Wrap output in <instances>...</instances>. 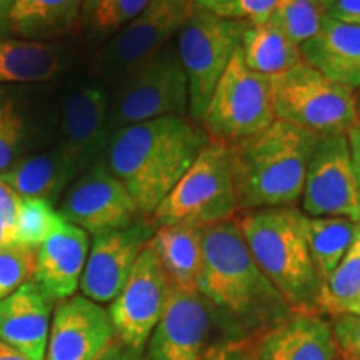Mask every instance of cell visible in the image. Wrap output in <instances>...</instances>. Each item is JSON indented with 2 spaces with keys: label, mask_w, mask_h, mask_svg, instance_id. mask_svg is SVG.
<instances>
[{
  "label": "cell",
  "mask_w": 360,
  "mask_h": 360,
  "mask_svg": "<svg viewBox=\"0 0 360 360\" xmlns=\"http://www.w3.org/2000/svg\"><path fill=\"white\" fill-rule=\"evenodd\" d=\"M209 142L204 127L191 117H160L112 134L101 162L148 219Z\"/></svg>",
  "instance_id": "6da1fadb"
},
{
  "label": "cell",
  "mask_w": 360,
  "mask_h": 360,
  "mask_svg": "<svg viewBox=\"0 0 360 360\" xmlns=\"http://www.w3.org/2000/svg\"><path fill=\"white\" fill-rule=\"evenodd\" d=\"M197 290L254 340L294 314L252 257L236 219L202 229Z\"/></svg>",
  "instance_id": "7a4b0ae2"
},
{
  "label": "cell",
  "mask_w": 360,
  "mask_h": 360,
  "mask_svg": "<svg viewBox=\"0 0 360 360\" xmlns=\"http://www.w3.org/2000/svg\"><path fill=\"white\" fill-rule=\"evenodd\" d=\"M319 137L276 120L260 134L232 146L240 212L294 207L302 200L305 175Z\"/></svg>",
  "instance_id": "3957f363"
},
{
  "label": "cell",
  "mask_w": 360,
  "mask_h": 360,
  "mask_svg": "<svg viewBox=\"0 0 360 360\" xmlns=\"http://www.w3.org/2000/svg\"><path fill=\"white\" fill-rule=\"evenodd\" d=\"M305 219L295 207L249 210L236 217L252 257L292 312L322 314L323 282L310 254Z\"/></svg>",
  "instance_id": "277c9868"
},
{
  "label": "cell",
  "mask_w": 360,
  "mask_h": 360,
  "mask_svg": "<svg viewBox=\"0 0 360 360\" xmlns=\"http://www.w3.org/2000/svg\"><path fill=\"white\" fill-rule=\"evenodd\" d=\"M147 345V360H237L254 347V339L199 290L170 285Z\"/></svg>",
  "instance_id": "5b68a950"
},
{
  "label": "cell",
  "mask_w": 360,
  "mask_h": 360,
  "mask_svg": "<svg viewBox=\"0 0 360 360\" xmlns=\"http://www.w3.org/2000/svg\"><path fill=\"white\" fill-rule=\"evenodd\" d=\"M238 212L232 148L209 142L148 220L155 227L187 224L204 229L236 219Z\"/></svg>",
  "instance_id": "8992f818"
},
{
  "label": "cell",
  "mask_w": 360,
  "mask_h": 360,
  "mask_svg": "<svg viewBox=\"0 0 360 360\" xmlns=\"http://www.w3.org/2000/svg\"><path fill=\"white\" fill-rule=\"evenodd\" d=\"M170 115L188 117V80L175 42L117 80L107 117V141L127 125Z\"/></svg>",
  "instance_id": "52a82bcc"
},
{
  "label": "cell",
  "mask_w": 360,
  "mask_h": 360,
  "mask_svg": "<svg viewBox=\"0 0 360 360\" xmlns=\"http://www.w3.org/2000/svg\"><path fill=\"white\" fill-rule=\"evenodd\" d=\"M276 120L317 135L349 134L360 124L355 90L327 79L307 64L270 77Z\"/></svg>",
  "instance_id": "ba28073f"
},
{
  "label": "cell",
  "mask_w": 360,
  "mask_h": 360,
  "mask_svg": "<svg viewBox=\"0 0 360 360\" xmlns=\"http://www.w3.org/2000/svg\"><path fill=\"white\" fill-rule=\"evenodd\" d=\"M247 24L195 8L177 35L180 62L188 80V117L202 124L220 77L242 44Z\"/></svg>",
  "instance_id": "9c48e42d"
},
{
  "label": "cell",
  "mask_w": 360,
  "mask_h": 360,
  "mask_svg": "<svg viewBox=\"0 0 360 360\" xmlns=\"http://www.w3.org/2000/svg\"><path fill=\"white\" fill-rule=\"evenodd\" d=\"M274 122L270 77L249 69L238 47L214 90L200 125L210 142L232 147Z\"/></svg>",
  "instance_id": "30bf717a"
},
{
  "label": "cell",
  "mask_w": 360,
  "mask_h": 360,
  "mask_svg": "<svg viewBox=\"0 0 360 360\" xmlns=\"http://www.w3.org/2000/svg\"><path fill=\"white\" fill-rule=\"evenodd\" d=\"M195 11L192 0H150L97 53L96 67L103 77L119 80L142 65L177 37Z\"/></svg>",
  "instance_id": "8fae6325"
},
{
  "label": "cell",
  "mask_w": 360,
  "mask_h": 360,
  "mask_svg": "<svg viewBox=\"0 0 360 360\" xmlns=\"http://www.w3.org/2000/svg\"><path fill=\"white\" fill-rule=\"evenodd\" d=\"M300 202L309 217H345L360 222V186L347 134L319 137Z\"/></svg>",
  "instance_id": "7c38bea8"
},
{
  "label": "cell",
  "mask_w": 360,
  "mask_h": 360,
  "mask_svg": "<svg viewBox=\"0 0 360 360\" xmlns=\"http://www.w3.org/2000/svg\"><path fill=\"white\" fill-rule=\"evenodd\" d=\"M169 287L155 252L147 245L139 255L124 289L109 307L115 339L120 344L143 354L164 314Z\"/></svg>",
  "instance_id": "4fadbf2b"
},
{
  "label": "cell",
  "mask_w": 360,
  "mask_h": 360,
  "mask_svg": "<svg viewBox=\"0 0 360 360\" xmlns=\"http://www.w3.org/2000/svg\"><path fill=\"white\" fill-rule=\"evenodd\" d=\"M58 212L67 222L94 237L127 229L139 219H146L124 184L102 162L85 170L67 191Z\"/></svg>",
  "instance_id": "5bb4252c"
},
{
  "label": "cell",
  "mask_w": 360,
  "mask_h": 360,
  "mask_svg": "<svg viewBox=\"0 0 360 360\" xmlns=\"http://www.w3.org/2000/svg\"><path fill=\"white\" fill-rule=\"evenodd\" d=\"M155 233L148 219H139L127 229L94 237L80 278L82 295L97 304L112 302L132 272L139 255Z\"/></svg>",
  "instance_id": "9a60e30c"
},
{
  "label": "cell",
  "mask_w": 360,
  "mask_h": 360,
  "mask_svg": "<svg viewBox=\"0 0 360 360\" xmlns=\"http://www.w3.org/2000/svg\"><path fill=\"white\" fill-rule=\"evenodd\" d=\"M114 342L109 310L74 295L56 307L45 360H98Z\"/></svg>",
  "instance_id": "2e32d148"
},
{
  "label": "cell",
  "mask_w": 360,
  "mask_h": 360,
  "mask_svg": "<svg viewBox=\"0 0 360 360\" xmlns=\"http://www.w3.org/2000/svg\"><path fill=\"white\" fill-rule=\"evenodd\" d=\"M110 98L98 85H82L65 98L58 150L77 170L101 162L107 143Z\"/></svg>",
  "instance_id": "e0dca14e"
},
{
  "label": "cell",
  "mask_w": 360,
  "mask_h": 360,
  "mask_svg": "<svg viewBox=\"0 0 360 360\" xmlns=\"http://www.w3.org/2000/svg\"><path fill=\"white\" fill-rule=\"evenodd\" d=\"M53 299L34 281L0 300V340L32 360H45Z\"/></svg>",
  "instance_id": "ac0fdd59"
},
{
  "label": "cell",
  "mask_w": 360,
  "mask_h": 360,
  "mask_svg": "<svg viewBox=\"0 0 360 360\" xmlns=\"http://www.w3.org/2000/svg\"><path fill=\"white\" fill-rule=\"evenodd\" d=\"M255 354L257 360H337L339 347L322 314L294 312L260 337Z\"/></svg>",
  "instance_id": "d6986e66"
},
{
  "label": "cell",
  "mask_w": 360,
  "mask_h": 360,
  "mask_svg": "<svg viewBox=\"0 0 360 360\" xmlns=\"http://www.w3.org/2000/svg\"><path fill=\"white\" fill-rule=\"evenodd\" d=\"M89 257V233L69 222L37 249L34 282L53 300L75 295Z\"/></svg>",
  "instance_id": "ffe728a7"
},
{
  "label": "cell",
  "mask_w": 360,
  "mask_h": 360,
  "mask_svg": "<svg viewBox=\"0 0 360 360\" xmlns=\"http://www.w3.org/2000/svg\"><path fill=\"white\" fill-rule=\"evenodd\" d=\"M300 56L327 79L360 89V27L326 17L321 30L300 45Z\"/></svg>",
  "instance_id": "44dd1931"
},
{
  "label": "cell",
  "mask_w": 360,
  "mask_h": 360,
  "mask_svg": "<svg viewBox=\"0 0 360 360\" xmlns=\"http://www.w3.org/2000/svg\"><path fill=\"white\" fill-rule=\"evenodd\" d=\"M148 245L155 252L170 285L197 290L202 272V229L187 224L160 225Z\"/></svg>",
  "instance_id": "7402d4cb"
},
{
  "label": "cell",
  "mask_w": 360,
  "mask_h": 360,
  "mask_svg": "<svg viewBox=\"0 0 360 360\" xmlns=\"http://www.w3.org/2000/svg\"><path fill=\"white\" fill-rule=\"evenodd\" d=\"M84 0H15L8 29L17 39L45 42L80 27Z\"/></svg>",
  "instance_id": "603a6c76"
},
{
  "label": "cell",
  "mask_w": 360,
  "mask_h": 360,
  "mask_svg": "<svg viewBox=\"0 0 360 360\" xmlns=\"http://www.w3.org/2000/svg\"><path fill=\"white\" fill-rule=\"evenodd\" d=\"M77 167L62 155V152H45L22 159L0 174L4 182L22 199L56 200L67 184L77 175Z\"/></svg>",
  "instance_id": "cb8c5ba5"
},
{
  "label": "cell",
  "mask_w": 360,
  "mask_h": 360,
  "mask_svg": "<svg viewBox=\"0 0 360 360\" xmlns=\"http://www.w3.org/2000/svg\"><path fill=\"white\" fill-rule=\"evenodd\" d=\"M60 70V57L47 42L0 39V84L45 82Z\"/></svg>",
  "instance_id": "d4e9b609"
},
{
  "label": "cell",
  "mask_w": 360,
  "mask_h": 360,
  "mask_svg": "<svg viewBox=\"0 0 360 360\" xmlns=\"http://www.w3.org/2000/svg\"><path fill=\"white\" fill-rule=\"evenodd\" d=\"M240 52L249 69L267 77L304 64L299 45L292 42L270 22L247 27L242 37Z\"/></svg>",
  "instance_id": "484cf974"
},
{
  "label": "cell",
  "mask_w": 360,
  "mask_h": 360,
  "mask_svg": "<svg viewBox=\"0 0 360 360\" xmlns=\"http://www.w3.org/2000/svg\"><path fill=\"white\" fill-rule=\"evenodd\" d=\"M357 224L345 217H309L305 219V233L315 269L326 283L337 265L347 254L357 231Z\"/></svg>",
  "instance_id": "4316f807"
},
{
  "label": "cell",
  "mask_w": 360,
  "mask_h": 360,
  "mask_svg": "<svg viewBox=\"0 0 360 360\" xmlns=\"http://www.w3.org/2000/svg\"><path fill=\"white\" fill-rule=\"evenodd\" d=\"M360 299V222L349 247L330 277L322 287L321 310L330 317L340 314H355Z\"/></svg>",
  "instance_id": "83f0119b"
},
{
  "label": "cell",
  "mask_w": 360,
  "mask_h": 360,
  "mask_svg": "<svg viewBox=\"0 0 360 360\" xmlns=\"http://www.w3.org/2000/svg\"><path fill=\"white\" fill-rule=\"evenodd\" d=\"M150 0H84L80 25L90 37L109 39L148 6Z\"/></svg>",
  "instance_id": "f1b7e54d"
},
{
  "label": "cell",
  "mask_w": 360,
  "mask_h": 360,
  "mask_svg": "<svg viewBox=\"0 0 360 360\" xmlns=\"http://www.w3.org/2000/svg\"><path fill=\"white\" fill-rule=\"evenodd\" d=\"M327 12L315 0H278L270 24L300 47L321 30Z\"/></svg>",
  "instance_id": "f546056e"
},
{
  "label": "cell",
  "mask_w": 360,
  "mask_h": 360,
  "mask_svg": "<svg viewBox=\"0 0 360 360\" xmlns=\"http://www.w3.org/2000/svg\"><path fill=\"white\" fill-rule=\"evenodd\" d=\"M65 222L49 200L22 199L15 219L17 244L39 249L49 237L60 231Z\"/></svg>",
  "instance_id": "4dcf8cb0"
},
{
  "label": "cell",
  "mask_w": 360,
  "mask_h": 360,
  "mask_svg": "<svg viewBox=\"0 0 360 360\" xmlns=\"http://www.w3.org/2000/svg\"><path fill=\"white\" fill-rule=\"evenodd\" d=\"M37 249L22 244L0 249V300L13 294L27 282L34 281Z\"/></svg>",
  "instance_id": "1f68e13d"
},
{
  "label": "cell",
  "mask_w": 360,
  "mask_h": 360,
  "mask_svg": "<svg viewBox=\"0 0 360 360\" xmlns=\"http://www.w3.org/2000/svg\"><path fill=\"white\" fill-rule=\"evenodd\" d=\"M24 135V125L12 101L0 97V174L15 162Z\"/></svg>",
  "instance_id": "d6a6232c"
},
{
  "label": "cell",
  "mask_w": 360,
  "mask_h": 360,
  "mask_svg": "<svg viewBox=\"0 0 360 360\" xmlns=\"http://www.w3.org/2000/svg\"><path fill=\"white\" fill-rule=\"evenodd\" d=\"M278 0H231L212 12L220 17L240 20L247 25L267 24L276 11Z\"/></svg>",
  "instance_id": "836d02e7"
},
{
  "label": "cell",
  "mask_w": 360,
  "mask_h": 360,
  "mask_svg": "<svg viewBox=\"0 0 360 360\" xmlns=\"http://www.w3.org/2000/svg\"><path fill=\"white\" fill-rule=\"evenodd\" d=\"M337 347L347 360H360V314H340L332 317Z\"/></svg>",
  "instance_id": "e575fe53"
},
{
  "label": "cell",
  "mask_w": 360,
  "mask_h": 360,
  "mask_svg": "<svg viewBox=\"0 0 360 360\" xmlns=\"http://www.w3.org/2000/svg\"><path fill=\"white\" fill-rule=\"evenodd\" d=\"M327 17L360 27V0H334L327 8Z\"/></svg>",
  "instance_id": "d590c367"
},
{
  "label": "cell",
  "mask_w": 360,
  "mask_h": 360,
  "mask_svg": "<svg viewBox=\"0 0 360 360\" xmlns=\"http://www.w3.org/2000/svg\"><path fill=\"white\" fill-rule=\"evenodd\" d=\"M22 204V197L13 188H11L0 177V215L8 222L15 225L17 212Z\"/></svg>",
  "instance_id": "8d00e7d4"
},
{
  "label": "cell",
  "mask_w": 360,
  "mask_h": 360,
  "mask_svg": "<svg viewBox=\"0 0 360 360\" xmlns=\"http://www.w3.org/2000/svg\"><path fill=\"white\" fill-rule=\"evenodd\" d=\"M98 360H147L143 359L141 352H135V350L129 349L127 345L120 344V342H114L110 345L109 350L102 355Z\"/></svg>",
  "instance_id": "74e56055"
},
{
  "label": "cell",
  "mask_w": 360,
  "mask_h": 360,
  "mask_svg": "<svg viewBox=\"0 0 360 360\" xmlns=\"http://www.w3.org/2000/svg\"><path fill=\"white\" fill-rule=\"evenodd\" d=\"M349 139V146H350V154H352V164H354V170L355 175H357L359 186H360V124L357 127H354L350 132L347 134Z\"/></svg>",
  "instance_id": "f35d334b"
},
{
  "label": "cell",
  "mask_w": 360,
  "mask_h": 360,
  "mask_svg": "<svg viewBox=\"0 0 360 360\" xmlns=\"http://www.w3.org/2000/svg\"><path fill=\"white\" fill-rule=\"evenodd\" d=\"M17 244V236H15V225L8 222L0 215V249L7 245Z\"/></svg>",
  "instance_id": "ab89813d"
},
{
  "label": "cell",
  "mask_w": 360,
  "mask_h": 360,
  "mask_svg": "<svg viewBox=\"0 0 360 360\" xmlns=\"http://www.w3.org/2000/svg\"><path fill=\"white\" fill-rule=\"evenodd\" d=\"M15 4V0H0V39H6V35L11 34L8 29V15Z\"/></svg>",
  "instance_id": "60d3db41"
},
{
  "label": "cell",
  "mask_w": 360,
  "mask_h": 360,
  "mask_svg": "<svg viewBox=\"0 0 360 360\" xmlns=\"http://www.w3.org/2000/svg\"><path fill=\"white\" fill-rule=\"evenodd\" d=\"M0 360H32L27 355L19 352L17 349L11 347V345L6 344V342L0 340Z\"/></svg>",
  "instance_id": "b9f144b4"
},
{
  "label": "cell",
  "mask_w": 360,
  "mask_h": 360,
  "mask_svg": "<svg viewBox=\"0 0 360 360\" xmlns=\"http://www.w3.org/2000/svg\"><path fill=\"white\" fill-rule=\"evenodd\" d=\"M193 7L195 8H204V11H214L224 4L231 2V0H192Z\"/></svg>",
  "instance_id": "7bdbcfd3"
},
{
  "label": "cell",
  "mask_w": 360,
  "mask_h": 360,
  "mask_svg": "<svg viewBox=\"0 0 360 360\" xmlns=\"http://www.w3.org/2000/svg\"><path fill=\"white\" fill-rule=\"evenodd\" d=\"M237 360H257V354H255V349L252 347L250 350H247V352L242 354Z\"/></svg>",
  "instance_id": "ee69618b"
},
{
  "label": "cell",
  "mask_w": 360,
  "mask_h": 360,
  "mask_svg": "<svg viewBox=\"0 0 360 360\" xmlns=\"http://www.w3.org/2000/svg\"><path fill=\"white\" fill-rule=\"evenodd\" d=\"M315 2H317V4H319V6H321V7L323 8V11H326V12H327V8H328V7H330V6H332V4H334V0H315Z\"/></svg>",
  "instance_id": "f6af8a7d"
},
{
  "label": "cell",
  "mask_w": 360,
  "mask_h": 360,
  "mask_svg": "<svg viewBox=\"0 0 360 360\" xmlns=\"http://www.w3.org/2000/svg\"><path fill=\"white\" fill-rule=\"evenodd\" d=\"M355 101H357V115H359V120H360V89H359V92L355 94Z\"/></svg>",
  "instance_id": "bcb514c9"
},
{
  "label": "cell",
  "mask_w": 360,
  "mask_h": 360,
  "mask_svg": "<svg viewBox=\"0 0 360 360\" xmlns=\"http://www.w3.org/2000/svg\"><path fill=\"white\" fill-rule=\"evenodd\" d=\"M355 314H360V299H359V305H357V312Z\"/></svg>",
  "instance_id": "7dc6e473"
}]
</instances>
